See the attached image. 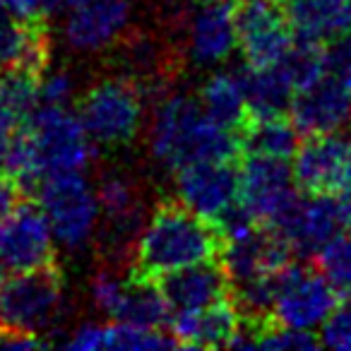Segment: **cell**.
Listing matches in <instances>:
<instances>
[{
  "label": "cell",
  "mask_w": 351,
  "mask_h": 351,
  "mask_svg": "<svg viewBox=\"0 0 351 351\" xmlns=\"http://www.w3.org/2000/svg\"><path fill=\"white\" fill-rule=\"evenodd\" d=\"M226 236L217 219L197 215L178 197H164L142 226L132 269L156 277L186 265L221 260Z\"/></svg>",
  "instance_id": "6da1fadb"
},
{
  "label": "cell",
  "mask_w": 351,
  "mask_h": 351,
  "mask_svg": "<svg viewBox=\"0 0 351 351\" xmlns=\"http://www.w3.org/2000/svg\"><path fill=\"white\" fill-rule=\"evenodd\" d=\"M152 154L164 169L176 173L195 161H239L243 147L239 132L226 130L207 118L197 99L171 97L156 108Z\"/></svg>",
  "instance_id": "7a4b0ae2"
},
{
  "label": "cell",
  "mask_w": 351,
  "mask_h": 351,
  "mask_svg": "<svg viewBox=\"0 0 351 351\" xmlns=\"http://www.w3.org/2000/svg\"><path fill=\"white\" fill-rule=\"evenodd\" d=\"M77 118L89 140L104 147L130 145L142 123V87L132 77H108L84 92Z\"/></svg>",
  "instance_id": "3957f363"
},
{
  "label": "cell",
  "mask_w": 351,
  "mask_h": 351,
  "mask_svg": "<svg viewBox=\"0 0 351 351\" xmlns=\"http://www.w3.org/2000/svg\"><path fill=\"white\" fill-rule=\"evenodd\" d=\"M36 200L53 236L63 245L82 248L92 239L101 207L97 193L84 181L82 171L46 176L36 188Z\"/></svg>",
  "instance_id": "277c9868"
},
{
  "label": "cell",
  "mask_w": 351,
  "mask_h": 351,
  "mask_svg": "<svg viewBox=\"0 0 351 351\" xmlns=\"http://www.w3.org/2000/svg\"><path fill=\"white\" fill-rule=\"evenodd\" d=\"M41 176L84 171L92 159V140L68 106H39L25 123Z\"/></svg>",
  "instance_id": "5b68a950"
},
{
  "label": "cell",
  "mask_w": 351,
  "mask_h": 351,
  "mask_svg": "<svg viewBox=\"0 0 351 351\" xmlns=\"http://www.w3.org/2000/svg\"><path fill=\"white\" fill-rule=\"evenodd\" d=\"M63 303V272L58 260L27 272L8 274L0 284V322L39 335L56 320Z\"/></svg>",
  "instance_id": "8992f818"
},
{
  "label": "cell",
  "mask_w": 351,
  "mask_h": 351,
  "mask_svg": "<svg viewBox=\"0 0 351 351\" xmlns=\"http://www.w3.org/2000/svg\"><path fill=\"white\" fill-rule=\"evenodd\" d=\"M337 301V287L320 269L289 263L277 274L272 317L279 325L315 332L327 320Z\"/></svg>",
  "instance_id": "52a82bcc"
},
{
  "label": "cell",
  "mask_w": 351,
  "mask_h": 351,
  "mask_svg": "<svg viewBox=\"0 0 351 351\" xmlns=\"http://www.w3.org/2000/svg\"><path fill=\"white\" fill-rule=\"evenodd\" d=\"M56 263L53 231L39 200L22 197L0 219V274H17Z\"/></svg>",
  "instance_id": "ba28073f"
},
{
  "label": "cell",
  "mask_w": 351,
  "mask_h": 351,
  "mask_svg": "<svg viewBox=\"0 0 351 351\" xmlns=\"http://www.w3.org/2000/svg\"><path fill=\"white\" fill-rule=\"evenodd\" d=\"M243 156V166L239 169V202L258 224H279L298 200L291 166L289 161L269 156Z\"/></svg>",
  "instance_id": "9c48e42d"
},
{
  "label": "cell",
  "mask_w": 351,
  "mask_h": 351,
  "mask_svg": "<svg viewBox=\"0 0 351 351\" xmlns=\"http://www.w3.org/2000/svg\"><path fill=\"white\" fill-rule=\"evenodd\" d=\"M236 46L250 68H269L287 56L293 32L279 0L236 3Z\"/></svg>",
  "instance_id": "30bf717a"
},
{
  "label": "cell",
  "mask_w": 351,
  "mask_h": 351,
  "mask_svg": "<svg viewBox=\"0 0 351 351\" xmlns=\"http://www.w3.org/2000/svg\"><path fill=\"white\" fill-rule=\"evenodd\" d=\"M291 159L293 183L311 195H332L349 186L351 142L339 132L308 135Z\"/></svg>",
  "instance_id": "8fae6325"
},
{
  "label": "cell",
  "mask_w": 351,
  "mask_h": 351,
  "mask_svg": "<svg viewBox=\"0 0 351 351\" xmlns=\"http://www.w3.org/2000/svg\"><path fill=\"white\" fill-rule=\"evenodd\" d=\"M346 226L344 210H341L339 197L332 195H313L301 200L287 212L279 224L272 229L287 241L291 253L301 258L317 255L341 229Z\"/></svg>",
  "instance_id": "7c38bea8"
},
{
  "label": "cell",
  "mask_w": 351,
  "mask_h": 351,
  "mask_svg": "<svg viewBox=\"0 0 351 351\" xmlns=\"http://www.w3.org/2000/svg\"><path fill=\"white\" fill-rule=\"evenodd\" d=\"M239 161H195L176 171V197L217 219L239 200Z\"/></svg>",
  "instance_id": "4fadbf2b"
},
{
  "label": "cell",
  "mask_w": 351,
  "mask_h": 351,
  "mask_svg": "<svg viewBox=\"0 0 351 351\" xmlns=\"http://www.w3.org/2000/svg\"><path fill=\"white\" fill-rule=\"evenodd\" d=\"M291 123L303 135H325L339 132L351 121V94L344 77L325 73L308 87L293 94Z\"/></svg>",
  "instance_id": "5bb4252c"
},
{
  "label": "cell",
  "mask_w": 351,
  "mask_h": 351,
  "mask_svg": "<svg viewBox=\"0 0 351 351\" xmlns=\"http://www.w3.org/2000/svg\"><path fill=\"white\" fill-rule=\"evenodd\" d=\"M154 282L173 313L197 311L231 296V279L221 260L171 269V272L156 274Z\"/></svg>",
  "instance_id": "9a60e30c"
},
{
  "label": "cell",
  "mask_w": 351,
  "mask_h": 351,
  "mask_svg": "<svg viewBox=\"0 0 351 351\" xmlns=\"http://www.w3.org/2000/svg\"><path fill=\"white\" fill-rule=\"evenodd\" d=\"M130 20V0H80L65 12V39L77 51L113 44Z\"/></svg>",
  "instance_id": "2e32d148"
},
{
  "label": "cell",
  "mask_w": 351,
  "mask_h": 351,
  "mask_svg": "<svg viewBox=\"0 0 351 351\" xmlns=\"http://www.w3.org/2000/svg\"><path fill=\"white\" fill-rule=\"evenodd\" d=\"M239 311L234 301L224 298L197 311H178L169 317V332L178 346L193 349H217L229 346L239 330Z\"/></svg>",
  "instance_id": "e0dca14e"
},
{
  "label": "cell",
  "mask_w": 351,
  "mask_h": 351,
  "mask_svg": "<svg viewBox=\"0 0 351 351\" xmlns=\"http://www.w3.org/2000/svg\"><path fill=\"white\" fill-rule=\"evenodd\" d=\"M293 39L327 46L351 34V0H279Z\"/></svg>",
  "instance_id": "ac0fdd59"
},
{
  "label": "cell",
  "mask_w": 351,
  "mask_h": 351,
  "mask_svg": "<svg viewBox=\"0 0 351 351\" xmlns=\"http://www.w3.org/2000/svg\"><path fill=\"white\" fill-rule=\"evenodd\" d=\"M49 60L46 20H20L0 8V70L27 68L44 75Z\"/></svg>",
  "instance_id": "d6986e66"
},
{
  "label": "cell",
  "mask_w": 351,
  "mask_h": 351,
  "mask_svg": "<svg viewBox=\"0 0 351 351\" xmlns=\"http://www.w3.org/2000/svg\"><path fill=\"white\" fill-rule=\"evenodd\" d=\"M236 49V3L207 0L195 12L191 27V53L195 63L215 65Z\"/></svg>",
  "instance_id": "ffe728a7"
},
{
  "label": "cell",
  "mask_w": 351,
  "mask_h": 351,
  "mask_svg": "<svg viewBox=\"0 0 351 351\" xmlns=\"http://www.w3.org/2000/svg\"><path fill=\"white\" fill-rule=\"evenodd\" d=\"M111 317L116 322L161 330L164 325H169L171 308L166 298L161 296L154 277H147L137 269H130V274L123 279L121 298H118Z\"/></svg>",
  "instance_id": "44dd1931"
},
{
  "label": "cell",
  "mask_w": 351,
  "mask_h": 351,
  "mask_svg": "<svg viewBox=\"0 0 351 351\" xmlns=\"http://www.w3.org/2000/svg\"><path fill=\"white\" fill-rule=\"evenodd\" d=\"M197 101H200V108L205 111L207 118H212L217 125L226 128L231 132H239L241 135V130L250 121L239 70H224V73L212 75L202 84Z\"/></svg>",
  "instance_id": "7402d4cb"
},
{
  "label": "cell",
  "mask_w": 351,
  "mask_h": 351,
  "mask_svg": "<svg viewBox=\"0 0 351 351\" xmlns=\"http://www.w3.org/2000/svg\"><path fill=\"white\" fill-rule=\"evenodd\" d=\"M239 73L241 82H243L250 118L284 116L289 111V104L293 99V87L279 65H269V68L245 65Z\"/></svg>",
  "instance_id": "603a6c76"
},
{
  "label": "cell",
  "mask_w": 351,
  "mask_h": 351,
  "mask_svg": "<svg viewBox=\"0 0 351 351\" xmlns=\"http://www.w3.org/2000/svg\"><path fill=\"white\" fill-rule=\"evenodd\" d=\"M44 75L27 68L0 70V121L8 123L12 130L39 108Z\"/></svg>",
  "instance_id": "cb8c5ba5"
},
{
  "label": "cell",
  "mask_w": 351,
  "mask_h": 351,
  "mask_svg": "<svg viewBox=\"0 0 351 351\" xmlns=\"http://www.w3.org/2000/svg\"><path fill=\"white\" fill-rule=\"evenodd\" d=\"M241 147L243 154L289 161L298 149V130L284 116L250 118L248 125L241 130Z\"/></svg>",
  "instance_id": "d4e9b609"
},
{
  "label": "cell",
  "mask_w": 351,
  "mask_h": 351,
  "mask_svg": "<svg viewBox=\"0 0 351 351\" xmlns=\"http://www.w3.org/2000/svg\"><path fill=\"white\" fill-rule=\"evenodd\" d=\"M277 65L287 75V80L293 87V94H296L298 89L308 87V84H313L315 80H320L327 73L325 46L296 39L291 49L287 51V56Z\"/></svg>",
  "instance_id": "484cf974"
},
{
  "label": "cell",
  "mask_w": 351,
  "mask_h": 351,
  "mask_svg": "<svg viewBox=\"0 0 351 351\" xmlns=\"http://www.w3.org/2000/svg\"><path fill=\"white\" fill-rule=\"evenodd\" d=\"M178 341L166 335L164 330H149V327L116 322L104 327V349H171Z\"/></svg>",
  "instance_id": "4316f807"
},
{
  "label": "cell",
  "mask_w": 351,
  "mask_h": 351,
  "mask_svg": "<svg viewBox=\"0 0 351 351\" xmlns=\"http://www.w3.org/2000/svg\"><path fill=\"white\" fill-rule=\"evenodd\" d=\"M315 258L320 265V272L337 289H351V231L337 234Z\"/></svg>",
  "instance_id": "83f0119b"
},
{
  "label": "cell",
  "mask_w": 351,
  "mask_h": 351,
  "mask_svg": "<svg viewBox=\"0 0 351 351\" xmlns=\"http://www.w3.org/2000/svg\"><path fill=\"white\" fill-rule=\"evenodd\" d=\"M320 344L330 349L351 351V289H346L344 298L337 301L327 320L320 325Z\"/></svg>",
  "instance_id": "f1b7e54d"
},
{
  "label": "cell",
  "mask_w": 351,
  "mask_h": 351,
  "mask_svg": "<svg viewBox=\"0 0 351 351\" xmlns=\"http://www.w3.org/2000/svg\"><path fill=\"white\" fill-rule=\"evenodd\" d=\"M123 291V282L118 279V274L113 272V267H101L94 272L92 279V298L104 313L111 315L113 308H116L118 298Z\"/></svg>",
  "instance_id": "f546056e"
},
{
  "label": "cell",
  "mask_w": 351,
  "mask_h": 351,
  "mask_svg": "<svg viewBox=\"0 0 351 351\" xmlns=\"http://www.w3.org/2000/svg\"><path fill=\"white\" fill-rule=\"evenodd\" d=\"M73 97V82L65 75H51L41 80L39 106H68Z\"/></svg>",
  "instance_id": "4dcf8cb0"
},
{
  "label": "cell",
  "mask_w": 351,
  "mask_h": 351,
  "mask_svg": "<svg viewBox=\"0 0 351 351\" xmlns=\"http://www.w3.org/2000/svg\"><path fill=\"white\" fill-rule=\"evenodd\" d=\"M39 346H46L41 335L0 322V349H39Z\"/></svg>",
  "instance_id": "1f68e13d"
},
{
  "label": "cell",
  "mask_w": 351,
  "mask_h": 351,
  "mask_svg": "<svg viewBox=\"0 0 351 351\" xmlns=\"http://www.w3.org/2000/svg\"><path fill=\"white\" fill-rule=\"evenodd\" d=\"M68 349H80V351H92V349H104V325H82L70 335V339L65 341Z\"/></svg>",
  "instance_id": "d6a6232c"
},
{
  "label": "cell",
  "mask_w": 351,
  "mask_h": 351,
  "mask_svg": "<svg viewBox=\"0 0 351 351\" xmlns=\"http://www.w3.org/2000/svg\"><path fill=\"white\" fill-rule=\"evenodd\" d=\"M0 8L20 20H46V0H0Z\"/></svg>",
  "instance_id": "836d02e7"
},
{
  "label": "cell",
  "mask_w": 351,
  "mask_h": 351,
  "mask_svg": "<svg viewBox=\"0 0 351 351\" xmlns=\"http://www.w3.org/2000/svg\"><path fill=\"white\" fill-rule=\"evenodd\" d=\"M22 197H27V195L22 193V188L12 181L10 176L8 173L0 176V219H3V217H5L8 212H10L12 207L22 200Z\"/></svg>",
  "instance_id": "e575fe53"
},
{
  "label": "cell",
  "mask_w": 351,
  "mask_h": 351,
  "mask_svg": "<svg viewBox=\"0 0 351 351\" xmlns=\"http://www.w3.org/2000/svg\"><path fill=\"white\" fill-rule=\"evenodd\" d=\"M339 202H341V210H344V221H346V226L351 229V183L344 188V191H341Z\"/></svg>",
  "instance_id": "d590c367"
},
{
  "label": "cell",
  "mask_w": 351,
  "mask_h": 351,
  "mask_svg": "<svg viewBox=\"0 0 351 351\" xmlns=\"http://www.w3.org/2000/svg\"><path fill=\"white\" fill-rule=\"evenodd\" d=\"M10 132H12V128L8 125V123L0 121V164H3V156H5L8 140H10Z\"/></svg>",
  "instance_id": "8d00e7d4"
},
{
  "label": "cell",
  "mask_w": 351,
  "mask_h": 351,
  "mask_svg": "<svg viewBox=\"0 0 351 351\" xmlns=\"http://www.w3.org/2000/svg\"><path fill=\"white\" fill-rule=\"evenodd\" d=\"M344 82H346V87H349V94H351V68H349V73L344 75Z\"/></svg>",
  "instance_id": "74e56055"
},
{
  "label": "cell",
  "mask_w": 351,
  "mask_h": 351,
  "mask_svg": "<svg viewBox=\"0 0 351 351\" xmlns=\"http://www.w3.org/2000/svg\"><path fill=\"white\" fill-rule=\"evenodd\" d=\"M234 3H245V0H234Z\"/></svg>",
  "instance_id": "f35d334b"
}]
</instances>
